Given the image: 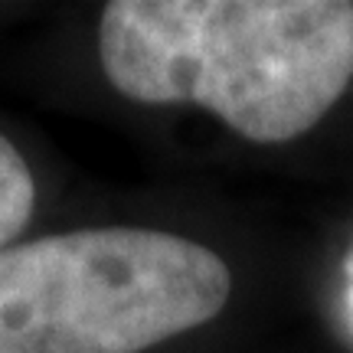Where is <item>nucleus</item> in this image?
<instances>
[{
	"label": "nucleus",
	"mask_w": 353,
	"mask_h": 353,
	"mask_svg": "<svg viewBox=\"0 0 353 353\" xmlns=\"http://www.w3.org/2000/svg\"><path fill=\"white\" fill-rule=\"evenodd\" d=\"M37 183L23 154L0 134V249H7L33 216Z\"/></svg>",
	"instance_id": "nucleus-3"
},
{
	"label": "nucleus",
	"mask_w": 353,
	"mask_h": 353,
	"mask_svg": "<svg viewBox=\"0 0 353 353\" xmlns=\"http://www.w3.org/2000/svg\"><path fill=\"white\" fill-rule=\"evenodd\" d=\"M229 265L161 229L95 226L0 249V353H141L210 324Z\"/></svg>",
	"instance_id": "nucleus-2"
},
{
	"label": "nucleus",
	"mask_w": 353,
	"mask_h": 353,
	"mask_svg": "<svg viewBox=\"0 0 353 353\" xmlns=\"http://www.w3.org/2000/svg\"><path fill=\"white\" fill-rule=\"evenodd\" d=\"M347 317H350V327H353V255L347 259Z\"/></svg>",
	"instance_id": "nucleus-4"
},
{
	"label": "nucleus",
	"mask_w": 353,
	"mask_h": 353,
	"mask_svg": "<svg viewBox=\"0 0 353 353\" xmlns=\"http://www.w3.org/2000/svg\"><path fill=\"white\" fill-rule=\"evenodd\" d=\"M105 79L141 105L190 101L255 144L311 131L353 79L350 0H112Z\"/></svg>",
	"instance_id": "nucleus-1"
}]
</instances>
